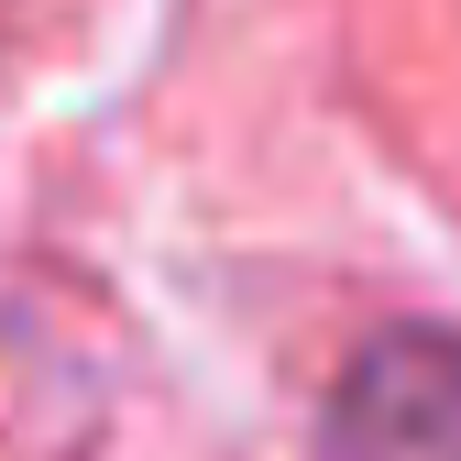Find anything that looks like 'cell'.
Returning <instances> with one entry per match:
<instances>
[{"instance_id":"1","label":"cell","mask_w":461,"mask_h":461,"mask_svg":"<svg viewBox=\"0 0 461 461\" xmlns=\"http://www.w3.org/2000/svg\"><path fill=\"white\" fill-rule=\"evenodd\" d=\"M319 461H461V330H374L319 407Z\"/></svg>"}]
</instances>
